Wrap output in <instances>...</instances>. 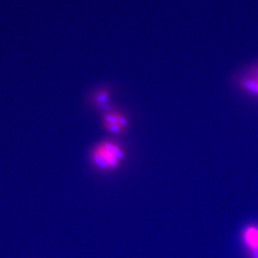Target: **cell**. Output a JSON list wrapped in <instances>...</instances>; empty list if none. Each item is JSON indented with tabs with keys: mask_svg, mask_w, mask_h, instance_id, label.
I'll list each match as a JSON object with an SVG mask.
<instances>
[{
	"mask_svg": "<svg viewBox=\"0 0 258 258\" xmlns=\"http://www.w3.org/2000/svg\"><path fill=\"white\" fill-rule=\"evenodd\" d=\"M119 113L109 111L105 113L103 115V121L106 123H118Z\"/></svg>",
	"mask_w": 258,
	"mask_h": 258,
	"instance_id": "5",
	"label": "cell"
},
{
	"mask_svg": "<svg viewBox=\"0 0 258 258\" xmlns=\"http://www.w3.org/2000/svg\"><path fill=\"white\" fill-rule=\"evenodd\" d=\"M236 85L243 92L258 97V81L252 79L245 73L240 75L236 79Z\"/></svg>",
	"mask_w": 258,
	"mask_h": 258,
	"instance_id": "3",
	"label": "cell"
},
{
	"mask_svg": "<svg viewBox=\"0 0 258 258\" xmlns=\"http://www.w3.org/2000/svg\"><path fill=\"white\" fill-rule=\"evenodd\" d=\"M244 73L252 77V79L258 81V62L250 64Z\"/></svg>",
	"mask_w": 258,
	"mask_h": 258,
	"instance_id": "7",
	"label": "cell"
},
{
	"mask_svg": "<svg viewBox=\"0 0 258 258\" xmlns=\"http://www.w3.org/2000/svg\"><path fill=\"white\" fill-rule=\"evenodd\" d=\"M118 124H119L123 129L126 128L128 125V119L127 117L120 113L119 117H118Z\"/></svg>",
	"mask_w": 258,
	"mask_h": 258,
	"instance_id": "8",
	"label": "cell"
},
{
	"mask_svg": "<svg viewBox=\"0 0 258 258\" xmlns=\"http://www.w3.org/2000/svg\"><path fill=\"white\" fill-rule=\"evenodd\" d=\"M242 242L250 258H258V226L247 225L241 234Z\"/></svg>",
	"mask_w": 258,
	"mask_h": 258,
	"instance_id": "2",
	"label": "cell"
},
{
	"mask_svg": "<svg viewBox=\"0 0 258 258\" xmlns=\"http://www.w3.org/2000/svg\"><path fill=\"white\" fill-rule=\"evenodd\" d=\"M124 158V152L121 147L110 141H105L97 145L91 154L93 165L103 171L118 169Z\"/></svg>",
	"mask_w": 258,
	"mask_h": 258,
	"instance_id": "1",
	"label": "cell"
},
{
	"mask_svg": "<svg viewBox=\"0 0 258 258\" xmlns=\"http://www.w3.org/2000/svg\"><path fill=\"white\" fill-rule=\"evenodd\" d=\"M104 126L107 131L112 134H119L123 132L125 129L122 128L118 123H104Z\"/></svg>",
	"mask_w": 258,
	"mask_h": 258,
	"instance_id": "6",
	"label": "cell"
},
{
	"mask_svg": "<svg viewBox=\"0 0 258 258\" xmlns=\"http://www.w3.org/2000/svg\"><path fill=\"white\" fill-rule=\"evenodd\" d=\"M110 99V91L108 90H101L98 91V93L95 95L94 98H93V102L97 106L99 107L104 103L109 102Z\"/></svg>",
	"mask_w": 258,
	"mask_h": 258,
	"instance_id": "4",
	"label": "cell"
}]
</instances>
